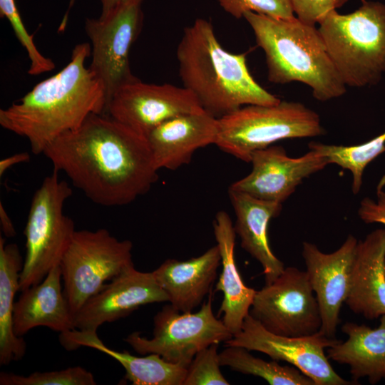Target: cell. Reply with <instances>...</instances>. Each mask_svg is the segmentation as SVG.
Wrapping results in <instances>:
<instances>
[{
    "label": "cell",
    "mask_w": 385,
    "mask_h": 385,
    "mask_svg": "<svg viewBox=\"0 0 385 385\" xmlns=\"http://www.w3.org/2000/svg\"><path fill=\"white\" fill-rule=\"evenodd\" d=\"M88 43L73 48L68 63L37 83L9 107L0 110L1 126L26 138L34 155L61 135L79 127L93 113H105L103 86L86 67Z\"/></svg>",
    "instance_id": "2"
},
{
    "label": "cell",
    "mask_w": 385,
    "mask_h": 385,
    "mask_svg": "<svg viewBox=\"0 0 385 385\" xmlns=\"http://www.w3.org/2000/svg\"><path fill=\"white\" fill-rule=\"evenodd\" d=\"M221 265L217 245L185 261L168 259L153 271L170 304L182 312H191L212 291Z\"/></svg>",
    "instance_id": "20"
},
{
    "label": "cell",
    "mask_w": 385,
    "mask_h": 385,
    "mask_svg": "<svg viewBox=\"0 0 385 385\" xmlns=\"http://www.w3.org/2000/svg\"><path fill=\"white\" fill-rule=\"evenodd\" d=\"M91 372L81 366L52 371H35L28 376L1 372L0 385H96Z\"/></svg>",
    "instance_id": "28"
},
{
    "label": "cell",
    "mask_w": 385,
    "mask_h": 385,
    "mask_svg": "<svg viewBox=\"0 0 385 385\" xmlns=\"http://www.w3.org/2000/svg\"><path fill=\"white\" fill-rule=\"evenodd\" d=\"M93 202L123 206L147 193L159 170L146 138L106 113H93L43 153Z\"/></svg>",
    "instance_id": "1"
},
{
    "label": "cell",
    "mask_w": 385,
    "mask_h": 385,
    "mask_svg": "<svg viewBox=\"0 0 385 385\" xmlns=\"http://www.w3.org/2000/svg\"><path fill=\"white\" fill-rule=\"evenodd\" d=\"M358 240L349 235L333 252L324 253L316 245L304 242L302 257L319 307V332L335 338L341 308L348 296Z\"/></svg>",
    "instance_id": "16"
},
{
    "label": "cell",
    "mask_w": 385,
    "mask_h": 385,
    "mask_svg": "<svg viewBox=\"0 0 385 385\" xmlns=\"http://www.w3.org/2000/svg\"><path fill=\"white\" fill-rule=\"evenodd\" d=\"M221 7L236 19L247 11L279 19L294 18L289 0H217Z\"/></svg>",
    "instance_id": "31"
},
{
    "label": "cell",
    "mask_w": 385,
    "mask_h": 385,
    "mask_svg": "<svg viewBox=\"0 0 385 385\" xmlns=\"http://www.w3.org/2000/svg\"><path fill=\"white\" fill-rule=\"evenodd\" d=\"M265 329L286 337L319 332V307L306 271L285 267L272 283L256 292L249 313Z\"/></svg>",
    "instance_id": "11"
},
{
    "label": "cell",
    "mask_w": 385,
    "mask_h": 385,
    "mask_svg": "<svg viewBox=\"0 0 385 385\" xmlns=\"http://www.w3.org/2000/svg\"><path fill=\"white\" fill-rule=\"evenodd\" d=\"M176 56L183 87L217 118L245 106L281 101L254 79L245 53H230L222 46L211 22L205 19L185 28Z\"/></svg>",
    "instance_id": "3"
},
{
    "label": "cell",
    "mask_w": 385,
    "mask_h": 385,
    "mask_svg": "<svg viewBox=\"0 0 385 385\" xmlns=\"http://www.w3.org/2000/svg\"><path fill=\"white\" fill-rule=\"evenodd\" d=\"M212 227L222 266L215 289L223 294L218 313L223 314L222 320L233 336L241 330L257 290L244 283L236 265V232L228 213L223 210L217 212Z\"/></svg>",
    "instance_id": "22"
},
{
    "label": "cell",
    "mask_w": 385,
    "mask_h": 385,
    "mask_svg": "<svg viewBox=\"0 0 385 385\" xmlns=\"http://www.w3.org/2000/svg\"><path fill=\"white\" fill-rule=\"evenodd\" d=\"M61 344L66 350L81 346L97 349L115 359L125 371V379L133 385H183L188 367L169 362L157 354L137 356L106 346L96 332L76 329L61 333Z\"/></svg>",
    "instance_id": "23"
},
{
    "label": "cell",
    "mask_w": 385,
    "mask_h": 385,
    "mask_svg": "<svg viewBox=\"0 0 385 385\" xmlns=\"http://www.w3.org/2000/svg\"><path fill=\"white\" fill-rule=\"evenodd\" d=\"M99 1L101 4V8H102L101 13H103L113 8L118 4L123 1H125L126 0H99Z\"/></svg>",
    "instance_id": "36"
},
{
    "label": "cell",
    "mask_w": 385,
    "mask_h": 385,
    "mask_svg": "<svg viewBox=\"0 0 385 385\" xmlns=\"http://www.w3.org/2000/svg\"><path fill=\"white\" fill-rule=\"evenodd\" d=\"M165 302L168 297L153 272L138 271L132 264L86 301L75 314L74 327L96 332L103 324L124 318L141 306Z\"/></svg>",
    "instance_id": "15"
},
{
    "label": "cell",
    "mask_w": 385,
    "mask_h": 385,
    "mask_svg": "<svg viewBox=\"0 0 385 385\" xmlns=\"http://www.w3.org/2000/svg\"><path fill=\"white\" fill-rule=\"evenodd\" d=\"M133 244L119 240L106 229L76 230L60 267L64 294L74 317L108 280L133 264Z\"/></svg>",
    "instance_id": "8"
},
{
    "label": "cell",
    "mask_w": 385,
    "mask_h": 385,
    "mask_svg": "<svg viewBox=\"0 0 385 385\" xmlns=\"http://www.w3.org/2000/svg\"><path fill=\"white\" fill-rule=\"evenodd\" d=\"M342 331L348 338L327 348L329 359L348 365L356 384L365 377L371 384L385 379V315L380 317L376 328L346 322Z\"/></svg>",
    "instance_id": "24"
},
{
    "label": "cell",
    "mask_w": 385,
    "mask_h": 385,
    "mask_svg": "<svg viewBox=\"0 0 385 385\" xmlns=\"http://www.w3.org/2000/svg\"><path fill=\"white\" fill-rule=\"evenodd\" d=\"M75 1H76V0H70L68 9L66 11V14H64V16H63V19L61 21V24L59 26L58 29V31L59 32H63L66 29V25H67V21H68V13H69V11L71 10V9L72 8L73 4L75 3Z\"/></svg>",
    "instance_id": "37"
},
{
    "label": "cell",
    "mask_w": 385,
    "mask_h": 385,
    "mask_svg": "<svg viewBox=\"0 0 385 385\" xmlns=\"http://www.w3.org/2000/svg\"><path fill=\"white\" fill-rule=\"evenodd\" d=\"M24 265L16 244H6L0 237V365L21 360L26 352L25 340L14 330V297L19 291Z\"/></svg>",
    "instance_id": "25"
},
{
    "label": "cell",
    "mask_w": 385,
    "mask_h": 385,
    "mask_svg": "<svg viewBox=\"0 0 385 385\" xmlns=\"http://www.w3.org/2000/svg\"><path fill=\"white\" fill-rule=\"evenodd\" d=\"M72 189L53 170L35 192L24 230L26 255L20 274L19 291L40 283L60 265L76 231L63 208Z\"/></svg>",
    "instance_id": "7"
},
{
    "label": "cell",
    "mask_w": 385,
    "mask_h": 385,
    "mask_svg": "<svg viewBox=\"0 0 385 385\" xmlns=\"http://www.w3.org/2000/svg\"><path fill=\"white\" fill-rule=\"evenodd\" d=\"M219 344H212L196 354L188 366L183 385H229L220 370Z\"/></svg>",
    "instance_id": "30"
},
{
    "label": "cell",
    "mask_w": 385,
    "mask_h": 385,
    "mask_svg": "<svg viewBox=\"0 0 385 385\" xmlns=\"http://www.w3.org/2000/svg\"><path fill=\"white\" fill-rule=\"evenodd\" d=\"M250 351L240 346H226L219 353L220 365L242 374L259 376L271 385H315L296 367L282 366L274 360H263Z\"/></svg>",
    "instance_id": "26"
},
{
    "label": "cell",
    "mask_w": 385,
    "mask_h": 385,
    "mask_svg": "<svg viewBox=\"0 0 385 385\" xmlns=\"http://www.w3.org/2000/svg\"><path fill=\"white\" fill-rule=\"evenodd\" d=\"M143 1L126 0L98 18L85 21V31L91 42L89 68L103 86L106 106L120 88L138 80L132 73L129 57L143 26Z\"/></svg>",
    "instance_id": "10"
},
{
    "label": "cell",
    "mask_w": 385,
    "mask_h": 385,
    "mask_svg": "<svg viewBox=\"0 0 385 385\" xmlns=\"http://www.w3.org/2000/svg\"><path fill=\"white\" fill-rule=\"evenodd\" d=\"M219 119L205 111L174 116L146 136L158 170H175L188 164L199 148L215 144Z\"/></svg>",
    "instance_id": "17"
},
{
    "label": "cell",
    "mask_w": 385,
    "mask_h": 385,
    "mask_svg": "<svg viewBox=\"0 0 385 385\" xmlns=\"http://www.w3.org/2000/svg\"><path fill=\"white\" fill-rule=\"evenodd\" d=\"M309 148L324 156L329 164L335 163L349 170L352 176V192L357 194L362 185L366 167L385 152V132L356 145L344 146L312 142Z\"/></svg>",
    "instance_id": "27"
},
{
    "label": "cell",
    "mask_w": 385,
    "mask_h": 385,
    "mask_svg": "<svg viewBox=\"0 0 385 385\" xmlns=\"http://www.w3.org/2000/svg\"><path fill=\"white\" fill-rule=\"evenodd\" d=\"M361 1L354 12L334 10L318 24L342 81L356 88L376 84L385 72V4Z\"/></svg>",
    "instance_id": "5"
},
{
    "label": "cell",
    "mask_w": 385,
    "mask_h": 385,
    "mask_svg": "<svg viewBox=\"0 0 385 385\" xmlns=\"http://www.w3.org/2000/svg\"><path fill=\"white\" fill-rule=\"evenodd\" d=\"M212 297L211 292L195 313L182 312L170 304L165 305L153 318L151 339L134 332L124 341L141 355L157 354L169 362L188 367L197 352L232 337L222 320L215 316Z\"/></svg>",
    "instance_id": "9"
},
{
    "label": "cell",
    "mask_w": 385,
    "mask_h": 385,
    "mask_svg": "<svg viewBox=\"0 0 385 385\" xmlns=\"http://www.w3.org/2000/svg\"><path fill=\"white\" fill-rule=\"evenodd\" d=\"M0 222L3 233L6 237H11L16 235L14 225L1 202L0 203Z\"/></svg>",
    "instance_id": "35"
},
{
    "label": "cell",
    "mask_w": 385,
    "mask_h": 385,
    "mask_svg": "<svg viewBox=\"0 0 385 385\" xmlns=\"http://www.w3.org/2000/svg\"><path fill=\"white\" fill-rule=\"evenodd\" d=\"M0 16L6 18L19 43L26 51L30 61L28 73L36 76L52 71L55 68L54 62L37 48L33 36L28 32L22 21L15 0H0Z\"/></svg>",
    "instance_id": "29"
},
{
    "label": "cell",
    "mask_w": 385,
    "mask_h": 385,
    "mask_svg": "<svg viewBox=\"0 0 385 385\" xmlns=\"http://www.w3.org/2000/svg\"><path fill=\"white\" fill-rule=\"evenodd\" d=\"M218 119L215 145L245 162L250 161L255 150L277 141L316 137L324 133L319 115L299 102L247 105Z\"/></svg>",
    "instance_id": "6"
},
{
    "label": "cell",
    "mask_w": 385,
    "mask_h": 385,
    "mask_svg": "<svg viewBox=\"0 0 385 385\" xmlns=\"http://www.w3.org/2000/svg\"><path fill=\"white\" fill-rule=\"evenodd\" d=\"M31 156L27 152L14 154L0 160V176L1 177L10 168L30 160Z\"/></svg>",
    "instance_id": "34"
},
{
    "label": "cell",
    "mask_w": 385,
    "mask_h": 385,
    "mask_svg": "<svg viewBox=\"0 0 385 385\" xmlns=\"http://www.w3.org/2000/svg\"><path fill=\"white\" fill-rule=\"evenodd\" d=\"M250 163L252 164L250 173L233 183L229 190L282 204L304 178L329 164L315 150H310L299 158H290L284 148L278 145L255 150Z\"/></svg>",
    "instance_id": "14"
},
{
    "label": "cell",
    "mask_w": 385,
    "mask_h": 385,
    "mask_svg": "<svg viewBox=\"0 0 385 385\" xmlns=\"http://www.w3.org/2000/svg\"><path fill=\"white\" fill-rule=\"evenodd\" d=\"M345 304L369 320L385 315V228L358 240Z\"/></svg>",
    "instance_id": "18"
},
{
    "label": "cell",
    "mask_w": 385,
    "mask_h": 385,
    "mask_svg": "<svg viewBox=\"0 0 385 385\" xmlns=\"http://www.w3.org/2000/svg\"><path fill=\"white\" fill-rule=\"evenodd\" d=\"M202 111L196 97L183 86L147 83L138 79L114 93L105 113L146 138L174 116Z\"/></svg>",
    "instance_id": "13"
},
{
    "label": "cell",
    "mask_w": 385,
    "mask_h": 385,
    "mask_svg": "<svg viewBox=\"0 0 385 385\" xmlns=\"http://www.w3.org/2000/svg\"><path fill=\"white\" fill-rule=\"evenodd\" d=\"M385 175L376 188V201L364 197L360 202L358 215L365 223H379L385 226Z\"/></svg>",
    "instance_id": "33"
},
{
    "label": "cell",
    "mask_w": 385,
    "mask_h": 385,
    "mask_svg": "<svg viewBox=\"0 0 385 385\" xmlns=\"http://www.w3.org/2000/svg\"><path fill=\"white\" fill-rule=\"evenodd\" d=\"M243 17L265 53L269 81L303 83L319 101L337 98L346 93V86L315 26L297 17L279 19L252 11H247Z\"/></svg>",
    "instance_id": "4"
},
{
    "label": "cell",
    "mask_w": 385,
    "mask_h": 385,
    "mask_svg": "<svg viewBox=\"0 0 385 385\" xmlns=\"http://www.w3.org/2000/svg\"><path fill=\"white\" fill-rule=\"evenodd\" d=\"M228 194L235 213L234 228L240 238V245L260 263L265 284H269L285 268L272 251L268 239L270 220L279 215L282 204L230 190Z\"/></svg>",
    "instance_id": "21"
},
{
    "label": "cell",
    "mask_w": 385,
    "mask_h": 385,
    "mask_svg": "<svg viewBox=\"0 0 385 385\" xmlns=\"http://www.w3.org/2000/svg\"><path fill=\"white\" fill-rule=\"evenodd\" d=\"M297 18L315 26L329 13L342 6L348 0H289Z\"/></svg>",
    "instance_id": "32"
},
{
    "label": "cell",
    "mask_w": 385,
    "mask_h": 385,
    "mask_svg": "<svg viewBox=\"0 0 385 385\" xmlns=\"http://www.w3.org/2000/svg\"><path fill=\"white\" fill-rule=\"evenodd\" d=\"M62 283L58 265L40 283L21 291L14 309V330L16 336L22 337L38 327H46L60 334L75 329L74 315Z\"/></svg>",
    "instance_id": "19"
},
{
    "label": "cell",
    "mask_w": 385,
    "mask_h": 385,
    "mask_svg": "<svg viewBox=\"0 0 385 385\" xmlns=\"http://www.w3.org/2000/svg\"><path fill=\"white\" fill-rule=\"evenodd\" d=\"M338 341L320 332L304 337L276 334L265 329L249 314L241 330L225 344L264 353L277 361H286L309 377L315 385L356 384L354 381L346 380L339 376L324 353L326 348Z\"/></svg>",
    "instance_id": "12"
}]
</instances>
